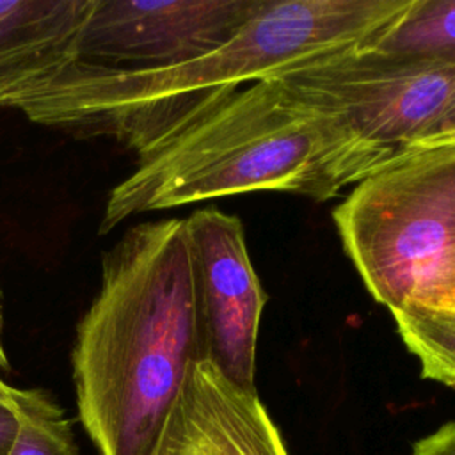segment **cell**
Returning <instances> with one entry per match:
<instances>
[{"label": "cell", "mask_w": 455, "mask_h": 455, "mask_svg": "<svg viewBox=\"0 0 455 455\" xmlns=\"http://www.w3.org/2000/svg\"><path fill=\"white\" fill-rule=\"evenodd\" d=\"M411 2L261 0L229 41L196 60L146 69L71 60L12 98L9 107L44 126L82 137H114L140 155L224 92L366 43Z\"/></svg>", "instance_id": "obj_1"}, {"label": "cell", "mask_w": 455, "mask_h": 455, "mask_svg": "<svg viewBox=\"0 0 455 455\" xmlns=\"http://www.w3.org/2000/svg\"><path fill=\"white\" fill-rule=\"evenodd\" d=\"M201 359L185 219L135 224L103 254L71 354L78 419L100 455H149Z\"/></svg>", "instance_id": "obj_2"}, {"label": "cell", "mask_w": 455, "mask_h": 455, "mask_svg": "<svg viewBox=\"0 0 455 455\" xmlns=\"http://www.w3.org/2000/svg\"><path fill=\"white\" fill-rule=\"evenodd\" d=\"M396 151L363 140L277 80L224 92L148 151L108 194L100 235L132 215L254 190L336 197Z\"/></svg>", "instance_id": "obj_3"}, {"label": "cell", "mask_w": 455, "mask_h": 455, "mask_svg": "<svg viewBox=\"0 0 455 455\" xmlns=\"http://www.w3.org/2000/svg\"><path fill=\"white\" fill-rule=\"evenodd\" d=\"M332 220L375 302L455 309V140L400 148L354 183Z\"/></svg>", "instance_id": "obj_4"}, {"label": "cell", "mask_w": 455, "mask_h": 455, "mask_svg": "<svg viewBox=\"0 0 455 455\" xmlns=\"http://www.w3.org/2000/svg\"><path fill=\"white\" fill-rule=\"evenodd\" d=\"M274 80L363 140L398 151L427 133L455 92V60L355 44L304 60Z\"/></svg>", "instance_id": "obj_5"}, {"label": "cell", "mask_w": 455, "mask_h": 455, "mask_svg": "<svg viewBox=\"0 0 455 455\" xmlns=\"http://www.w3.org/2000/svg\"><path fill=\"white\" fill-rule=\"evenodd\" d=\"M201 359L254 387L256 343L267 293L254 272L242 220L219 208L185 219Z\"/></svg>", "instance_id": "obj_6"}, {"label": "cell", "mask_w": 455, "mask_h": 455, "mask_svg": "<svg viewBox=\"0 0 455 455\" xmlns=\"http://www.w3.org/2000/svg\"><path fill=\"white\" fill-rule=\"evenodd\" d=\"M261 0H94L75 60L105 68H169L229 41Z\"/></svg>", "instance_id": "obj_7"}, {"label": "cell", "mask_w": 455, "mask_h": 455, "mask_svg": "<svg viewBox=\"0 0 455 455\" xmlns=\"http://www.w3.org/2000/svg\"><path fill=\"white\" fill-rule=\"evenodd\" d=\"M149 455H288L256 389L206 359L190 363Z\"/></svg>", "instance_id": "obj_8"}, {"label": "cell", "mask_w": 455, "mask_h": 455, "mask_svg": "<svg viewBox=\"0 0 455 455\" xmlns=\"http://www.w3.org/2000/svg\"><path fill=\"white\" fill-rule=\"evenodd\" d=\"M94 0H0V107L75 60Z\"/></svg>", "instance_id": "obj_9"}, {"label": "cell", "mask_w": 455, "mask_h": 455, "mask_svg": "<svg viewBox=\"0 0 455 455\" xmlns=\"http://www.w3.org/2000/svg\"><path fill=\"white\" fill-rule=\"evenodd\" d=\"M361 46L386 53L455 60V0H412L398 20Z\"/></svg>", "instance_id": "obj_10"}, {"label": "cell", "mask_w": 455, "mask_h": 455, "mask_svg": "<svg viewBox=\"0 0 455 455\" xmlns=\"http://www.w3.org/2000/svg\"><path fill=\"white\" fill-rule=\"evenodd\" d=\"M398 336L421 377L455 387V309L411 306L391 311Z\"/></svg>", "instance_id": "obj_11"}, {"label": "cell", "mask_w": 455, "mask_h": 455, "mask_svg": "<svg viewBox=\"0 0 455 455\" xmlns=\"http://www.w3.org/2000/svg\"><path fill=\"white\" fill-rule=\"evenodd\" d=\"M7 455H80L73 423L64 416H20Z\"/></svg>", "instance_id": "obj_12"}, {"label": "cell", "mask_w": 455, "mask_h": 455, "mask_svg": "<svg viewBox=\"0 0 455 455\" xmlns=\"http://www.w3.org/2000/svg\"><path fill=\"white\" fill-rule=\"evenodd\" d=\"M0 405L20 416H59L64 409L43 389H18L0 377Z\"/></svg>", "instance_id": "obj_13"}, {"label": "cell", "mask_w": 455, "mask_h": 455, "mask_svg": "<svg viewBox=\"0 0 455 455\" xmlns=\"http://www.w3.org/2000/svg\"><path fill=\"white\" fill-rule=\"evenodd\" d=\"M411 455H455V421H448L418 439Z\"/></svg>", "instance_id": "obj_14"}, {"label": "cell", "mask_w": 455, "mask_h": 455, "mask_svg": "<svg viewBox=\"0 0 455 455\" xmlns=\"http://www.w3.org/2000/svg\"><path fill=\"white\" fill-rule=\"evenodd\" d=\"M430 140H455V92L444 105L435 123L427 130V133L418 142Z\"/></svg>", "instance_id": "obj_15"}, {"label": "cell", "mask_w": 455, "mask_h": 455, "mask_svg": "<svg viewBox=\"0 0 455 455\" xmlns=\"http://www.w3.org/2000/svg\"><path fill=\"white\" fill-rule=\"evenodd\" d=\"M20 428V414L0 405V455H7Z\"/></svg>", "instance_id": "obj_16"}, {"label": "cell", "mask_w": 455, "mask_h": 455, "mask_svg": "<svg viewBox=\"0 0 455 455\" xmlns=\"http://www.w3.org/2000/svg\"><path fill=\"white\" fill-rule=\"evenodd\" d=\"M0 370H9V359L4 347V315H2V291H0Z\"/></svg>", "instance_id": "obj_17"}]
</instances>
